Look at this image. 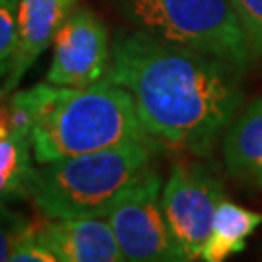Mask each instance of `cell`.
Here are the masks:
<instances>
[{
	"label": "cell",
	"instance_id": "1",
	"mask_svg": "<svg viewBox=\"0 0 262 262\" xmlns=\"http://www.w3.org/2000/svg\"><path fill=\"white\" fill-rule=\"evenodd\" d=\"M241 74L217 56L122 29L111 41L107 80L132 95L150 136L206 156L241 105Z\"/></svg>",
	"mask_w": 262,
	"mask_h": 262
},
{
	"label": "cell",
	"instance_id": "2",
	"mask_svg": "<svg viewBox=\"0 0 262 262\" xmlns=\"http://www.w3.org/2000/svg\"><path fill=\"white\" fill-rule=\"evenodd\" d=\"M10 99L33 119L31 150L39 165L130 142H158L144 128L132 95L109 80L85 88L39 84Z\"/></svg>",
	"mask_w": 262,
	"mask_h": 262
},
{
	"label": "cell",
	"instance_id": "3",
	"mask_svg": "<svg viewBox=\"0 0 262 262\" xmlns=\"http://www.w3.org/2000/svg\"><path fill=\"white\" fill-rule=\"evenodd\" d=\"M159 142H130L109 150L33 167L28 196L47 220L105 217L113 200L151 165Z\"/></svg>",
	"mask_w": 262,
	"mask_h": 262
},
{
	"label": "cell",
	"instance_id": "4",
	"mask_svg": "<svg viewBox=\"0 0 262 262\" xmlns=\"http://www.w3.org/2000/svg\"><path fill=\"white\" fill-rule=\"evenodd\" d=\"M138 29L247 70L254 56L229 0H121Z\"/></svg>",
	"mask_w": 262,
	"mask_h": 262
},
{
	"label": "cell",
	"instance_id": "5",
	"mask_svg": "<svg viewBox=\"0 0 262 262\" xmlns=\"http://www.w3.org/2000/svg\"><path fill=\"white\" fill-rule=\"evenodd\" d=\"M161 177L150 165L113 200L105 214L124 260H185L161 210Z\"/></svg>",
	"mask_w": 262,
	"mask_h": 262
},
{
	"label": "cell",
	"instance_id": "6",
	"mask_svg": "<svg viewBox=\"0 0 262 262\" xmlns=\"http://www.w3.org/2000/svg\"><path fill=\"white\" fill-rule=\"evenodd\" d=\"M222 200V183L202 165L179 163L171 169L161 188V210L185 260L200 258Z\"/></svg>",
	"mask_w": 262,
	"mask_h": 262
},
{
	"label": "cell",
	"instance_id": "7",
	"mask_svg": "<svg viewBox=\"0 0 262 262\" xmlns=\"http://www.w3.org/2000/svg\"><path fill=\"white\" fill-rule=\"evenodd\" d=\"M53 45L47 84L85 88L107 80L111 64L109 31L92 10H74L58 29Z\"/></svg>",
	"mask_w": 262,
	"mask_h": 262
},
{
	"label": "cell",
	"instance_id": "8",
	"mask_svg": "<svg viewBox=\"0 0 262 262\" xmlns=\"http://www.w3.org/2000/svg\"><path fill=\"white\" fill-rule=\"evenodd\" d=\"M78 0H19L18 43L6 78L0 84V99L14 92L28 70L55 41L58 29L74 12Z\"/></svg>",
	"mask_w": 262,
	"mask_h": 262
},
{
	"label": "cell",
	"instance_id": "9",
	"mask_svg": "<svg viewBox=\"0 0 262 262\" xmlns=\"http://www.w3.org/2000/svg\"><path fill=\"white\" fill-rule=\"evenodd\" d=\"M33 233L60 262L124 260L107 217L85 215L33 224Z\"/></svg>",
	"mask_w": 262,
	"mask_h": 262
},
{
	"label": "cell",
	"instance_id": "10",
	"mask_svg": "<svg viewBox=\"0 0 262 262\" xmlns=\"http://www.w3.org/2000/svg\"><path fill=\"white\" fill-rule=\"evenodd\" d=\"M224 161L231 177L249 187H262V95L229 126Z\"/></svg>",
	"mask_w": 262,
	"mask_h": 262
},
{
	"label": "cell",
	"instance_id": "11",
	"mask_svg": "<svg viewBox=\"0 0 262 262\" xmlns=\"http://www.w3.org/2000/svg\"><path fill=\"white\" fill-rule=\"evenodd\" d=\"M262 224L260 212H253L229 200H222L215 208L212 229L200 258L206 262H222L231 254L241 253L245 243Z\"/></svg>",
	"mask_w": 262,
	"mask_h": 262
},
{
	"label": "cell",
	"instance_id": "12",
	"mask_svg": "<svg viewBox=\"0 0 262 262\" xmlns=\"http://www.w3.org/2000/svg\"><path fill=\"white\" fill-rule=\"evenodd\" d=\"M29 146L31 138L18 132L0 134V204L28 196V177L33 169Z\"/></svg>",
	"mask_w": 262,
	"mask_h": 262
},
{
	"label": "cell",
	"instance_id": "13",
	"mask_svg": "<svg viewBox=\"0 0 262 262\" xmlns=\"http://www.w3.org/2000/svg\"><path fill=\"white\" fill-rule=\"evenodd\" d=\"M33 229V224L19 212L0 204V262L10 260L12 253Z\"/></svg>",
	"mask_w": 262,
	"mask_h": 262
},
{
	"label": "cell",
	"instance_id": "14",
	"mask_svg": "<svg viewBox=\"0 0 262 262\" xmlns=\"http://www.w3.org/2000/svg\"><path fill=\"white\" fill-rule=\"evenodd\" d=\"M19 0H0V78L4 80L18 43Z\"/></svg>",
	"mask_w": 262,
	"mask_h": 262
},
{
	"label": "cell",
	"instance_id": "15",
	"mask_svg": "<svg viewBox=\"0 0 262 262\" xmlns=\"http://www.w3.org/2000/svg\"><path fill=\"white\" fill-rule=\"evenodd\" d=\"M253 56H262V0H229Z\"/></svg>",
	"mask_w": 262,
	"mask_h": 262
},
{
	"label": "cell",
	"instance_id": "16",
	"mask_svg": "<svg viewBox=\"0 0 262 262\" xmlns=\"http://www.w3.org/2000/svg\"><path fill=\"white\" fill-rule=\"evenodd\" d=\"M10 260H14V262H58L55 254L51 253V249H49L47 245L41 243L37 237H35L33 229H31V233L16 247V251L12 253Z\"/></svg>",
	"mask_w": 262,
	"mask_h": 262
}]
</instances>
